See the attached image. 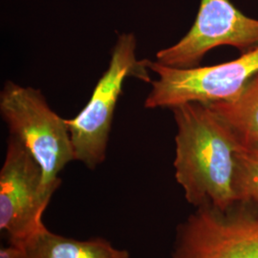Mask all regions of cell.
I'll list each match as a JSON object with an SVG mask.
<instances>
[{"label":"cell","mask_w":258,"mask_h":258,"mask_svg":"<svg viewBox=\"0 0 258 258\" xmlns=\"http://www.w3.org/2000/svg\"><path fill=\"white\" fill-rule=\"evenodd\" d=\"M0 258H22V253L18 246L10 244L0 249Z\"/></svg>","instance_id":"8fae6325"},{"label":"cell","mask_w":258,"mask_h":258,"mask_svg":"<svg viewBox=\"0 0 258 258\" xmlns=\"http://www.w3.org/2000/svg\"><path fill=\"white\" fill-rule=\"evenodd\" d=\"M233 190L237 203L258 208V144L242 145L237 151Z\"/></svg>","instance_id":"30bf717a"},{"label":"cell","mask_w":258,"mask_h":258,"mask_svg":"<svg viewBox=\"0 0 258 258\" xmlns=\"http://www.w3.org/2000/svg\"><path fill=\"white\" fill-rule=\"evenodd\" d=\"M208 104L233 129L242 145L258 144V74L234 98Z\"/></svg>","instance_id":"9c48e42d"},{"label":"cell","mask_w":258,"mask_h":258,"mask_svg":"<svg viewBox=\"0 0 258 258\" xmlns=\"http://www.w3.org/2000/svg\"><path fill=\"white\" fill-rule=\"evenodd\" d=\"M148 68L158 76L145 101L148 109L172 108L185 102L228 101L258 74V46L221 64L181 69L149 60Z\"/></svg>","instance_id":"277c9868"},{"label":"cell","mask_w":258,"mask_h":258,"mask_svg":"<svg viewBox=\"0 0 258 258\" xmlns=\"http://www.w3.org/2000/svg\"><path fill=\"white\" fill-rule=\"evenodd\" d=\"M51 198L43 188L37 161L10 135L0 171V230L8 235L10 244L19 246L45 227L43 213Z\"/></svg>","instance_id":"5b68a950"},{"label":"cell","mask_w":258,"mask_h":258,"mask_svg":"<svg viewBox=\"0 0 258 258\" xmlns=\"http://www.w3.org/2000/svg\"><path fill=\"white\" fill-rule=\"evenodd\" d=\"M171 258H258V212L197 208L178 227Z\"/></svg>","instance_id":"8992f818"},{"label":"cell","mask_w":258,"mask_h":258,"mask_svg":"<svg viewBox=\"0 0 258 258\" xmlns=\"http://www.w3.org/2000/svg\"><path fill=\"white\" fill-rule=\"evenodd\" d=\"M136 51L135 35H120L112 49L108 68L95 86L89 102L75 118L66 120L75 159L90 169L105 160L114 112L124 81L136 78L151 83L149 60L138 59Z\"/></svg>","instance_id":"3957f363"},{"label":"cell","mask_w":258,"mask_h":258,"mask_svg":"<svg viewBox=\"0 0 258 258\" xmlns=\"http://www.w3.org/2000/svg\"><path fill=\"white\" fill-rule=\"evenodd\" d=\"M22 258H130L126 249L102 237L77 240L61 236L46 227L18 246Z\"/></svg>","instance_id":"ba28073f"},{"label":"cell","mask_w":258,"mask_h":258,"mask_svg":"<svg viewBox=\"0 0 258 258\" xmlns=\"http://www.w3.org/2000/svg\"><path fill=\"white\" fill-rule=\"evenodd\" d=\"M177 123L175 177L188 203L226 212L236 202L233 175L242 143L208 103L171 108Z\"/></svg>","instance_id":"6da1fadb"},{"label":"cell","mask_w":258,"mask_h":258,"mask_svg":"<svg viewBox=\"0 0 258 258\" xmlns=\"http://www.w3.org/2000/svg\"><path fill=\"white\" fill-rule=\"evenodd\" d=\"M247 52L258 46V19L236 9L230 0H201L194 25L179 42L156 54V61L173 68L197 67L215 47Z\"/></svg>","instance_id":"52a82bcc"},{"label":"cell","mask_w":258,"mask_h":258,"mask_svg":"<svg viewBox=\"0 0 258 258\" xmlns=\"http://www.w3.org/2000/svg\"><path fill=\"white\" fill-rule=\"evenodd\" d=\"M0 113L10 135L19 140L37 161L43 188L53 196L61 184L58 174L76 160L66 120L49 106L40 90L11 81L0 93Z\"/></svg>","instance_id":"7a4b0ae2"}]
</instances>
